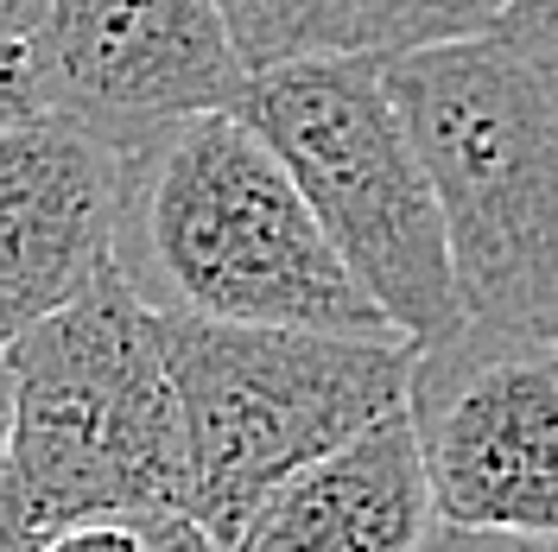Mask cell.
<instances>
[{
  "label": "cell",
  "instance_id": "cell-9",
  "mask_svg": "<svg viewBox=\"0 0 558 552\" xmlns=\"http://www.w3.org/2000/svg\"><path fill=\"white\" fill-rule=\"evenodd\" d=\"M438 502L425 477L413 413H393L368 439L274 489L229 552H425Z\"/></svg>",
  "mask_w": 558,
  "mask_h": 552
},
{
  "label": "cell",
  "instance_id": "cell-13",
  "mask_svg": "<svg viewBox=\"0 0 558 552\" xmlns=\"http://www.w3.org/2000/svg\"><path fill=\"white\" fill-rule=\"evenodd\" d=\"M514 51H526V58H539V64L558 70V0H514V13L501 20V33Z\"/></svg>",
  "mask_w": 558,
  "mask_h": 552
},
{
  "label": "cell",
  "instance_id": "cell-14",
  "mask_svg": "<svg viewBox=\"0 0 558 552\" xmlns=\"http://www.w3.org/2000/svg\"><path fill=\"white\" fill-rule=\"evenodd\" d=\"M425 552H558V533H483V527H445L438 520Z\"/></svg>",
  "mask_w": 558,
  "mask_h": 552
},
{
  "label": "cell",
  "instance_id": "cell-11",
  "mask_svg": "<svg viewBox=\"0 0 558 552\" xmlns=\"http://www.w3.org/2000/svg\"><path fill=\"white\" fill-rule=\"evenodd\" d=\"M508 13H514V0H362L355 51L407 58V51H432V45H457V38H488L501 33Z\"/></svg>",
  "mask_w": 558,
  "mask_h": 552
},
{
  "label": "cell",
  "instance_id": "cell-16",
  "mask_svg": "<svg viewBox=\"0 0 558 552\" xmlns=\"http://www.w3.org/2000/svg\"><path fill=\"white\" fill-rule=\"evenodd\" d=\"M45 7L51 0H0V33H7V45H26L38 33V20H45Z\"/></svg>",
  "mask_w": 558,
  "mask_h": 552
},
{
  "label": "cell",
  "instance_id": "cell-6",
  "mask_svg": "<svg viewBox=\"0 0 558 552\" xmlns=\"http://www.w3.org/2000/svg\"><path fill=\"white\" fill-rule=\"evenodd\" d=\"M247 58L216 0H51L26 45H7V121L58 115L140 153L178 121L242 103Z\"/></svg>",
  "mask_w": 558,
  "mask_h": 552
},
{
  "label": "cell",
  "instance_id": "cell-7",
  "mask_svg": "<svg viewBox=\"0 0 558 552\" xmlns=\"http://www.w3.org/2000/svg\"><path fill=\"white\" fill-rule=\"evenodd\" d=\"M407 413L445 527L558 533V331L457 324L418 349Z\"/></svg>",
  "mask_w": 558,
  "mask_h": 552
},
{
  "label": "cell",
  "instance_id": "cell-2",
  "mask_svg": "<svg viewBox=\"0 0 558 552\" xmlns=\"http://www.w3.org/2000/svg\"><path fill=\"white\" fill-rule=\"evenodd\" d=\"M114 267L159 317L400 337L286 159L235 108L178 121L128 153Z\"/></svg>",
  "mask_w": 558,
  "mask_h": 552
},
{
  "label": "cell",
  "instance_id": "cell-4",
  "mask_svg": "<svg viewBox=\"0 0 558 552\" xmlns=\"http://www.w3.org/2000/svg\"><path fill=\"white\" fill-rule=\"evenodd\" d=\"M235 115L286 159L324 236L387 311V324L413 349L445 344L463 324L451 229L381 51L254 70Z\"/></svg>",
  "mask_w": 558,
  "mask_h": 552
},
{
  "label": "cell",
  "instance_id": "cell-5",
  "mask_svg": "<svg viewBox=\"0 0 558 552\" xmlns=\"http://www.w3.org/2000/svg\"><path fill=\"white\" fill-rule=\"evenodd\" d=\"M184 407L197 520L229 547L254 508L413 407L407 337H337L274 324L159 317Z\"/></svg>",
  "mask_w": 558,
  "mask_h": 552
},
{
  "label": "cell",
  "instance_id": "cell-10",
  "mask_svg": "<svg viewBox=\"0 0 558 552\" xmlns=\"http://www.w3.org/2000/svg\"><path fill=\"white\" fill-rule=\"evenodd\" d=\"M216 13L229 20L247 70L355 51L362 38V0H216Z\"/></svg>",
  "mask_w": 558,
  "mask_h": 552
},
{
  "label": "cell",
  "instance_id": "cell-12",
  "mask_svg": "<svg viewBox=\"0 0 558 552\" xmlns=\"http://www.w3.org/2000/svg\"><path fill=\"white\" fill-rule=\"evenodd\" d=\"M38 552H153V520H76Z\"/></svg>",
  "mask_w": 558,
  "mask_h": 552
},
{
  "label": "cell",
  "instance_id": "cell-1",
  "mask_svg": "<svg viewBox=\"0 0 558 552\" xmlns=\"http://www.w3.org/2000/svg\"><path fill=\"white\" fill-rule=\"evenodd\" d=\"M197 515L184 407L159 311L108 267L64 311L7 337L0 552H38L76 520Z\"/></svg>",
  "mask_w": 558,
  "mask_h": 552
},
{
  "label": "cell",
  "instance_id": "cell-8",
  "mask_svg": "<svg viewBox=\"0 0 558 552\" xmlns=\"http://www.w3.org/2000/svg\"><path fill=\"white\" fill-rule=\"evenodd\" d=\"M128 153L58 115L0 121V331L20 337L114 267Z\"/></svg>",
  "mask_w": 558,
  "mask_h": 552
},
{
  "label": "cell",
  "instance_id": "cell-3",
  "mask_svg": "<svg viewBox=\"0 0 558 552\" xmlns=\"http://www.w3.org/2000/svg\"><path fill=\"white\" fill-rule=\"evenodd\" d=\"M451 229L463 324L558 331V70L508 38L387 58Z\"/></svg>",
  "mask_w": 558,
  "mask_h": 552
},
{
  "label": "cell",
  "instance_id": "cell-15",
  "mask_svg": "<svg viewBox=\"0 0 558 552\" xmlns=\"http://www.w3.org/2000/svg\"><path fill=\"white\" fill-rule=\"evenodd\" d=\"M153 552H229L197 515H166L153 520Z\"/></svg>",
  "mask_w": 558,
  "mask_h": 552
}]
</instances>
